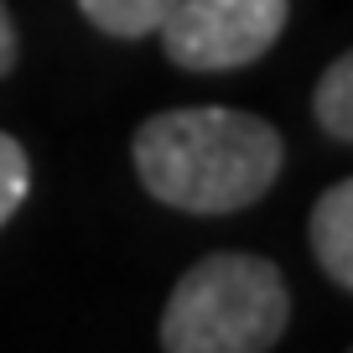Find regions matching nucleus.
Here are the masks:
<instances>
[{"label":"nucleus","instance_id":"1","mask_svg":"<svg viewBox=\"0 0 353 353\" xmlns=\"http://www.w3.org/2000/svg\"><path fill=\"white\" fill-rule=\"evenodd\" d=\"M135 172L156 203L182 213H239L276 188L286 145L244 110H161L135 130Z\"/></svg>","mask_w":353,"mask_h":353},{"label":"nucleus","instance_id":"2","mask_svg":"<svg viewBox=\"0 0 353 353\" xmlns=\"http://www.w3.org/2000/svg\"><path fill=\"white\" fill-rule=\"evenodd\" d=\"M291 322V291L260 254H208L176 281L161 312L172 353H265Z\"/></svg>","mask_w":353,"mask_h":353},{"label":"nucleus","instance_id":"3","mask_svg":"<svg viewBox=\"0 0 353 353\" xmlns=\"http://www.w3.org/2000/svg\"><path fill=\"white\" fill-rule=\"evenodd\" d=\"M291 0H176L161 16V42L176 68L223 73L250 68L281 42Z\"/></svg>","mask_w":353,"mask_h":353},{"label":"nucleus","instance_id":"4","mask_svg":"<svg viewBox=\"0 0 353 353\" xmlns=\"http://www.w3.org/2000/svg\"><path fill=\"white\" fill-rule=\"evenodd\" d=\"M312 250L332 286H353V182H332L312 208Z\"/></svg>","mask_w":353,"mask_h":353},{"label":"nucleus","instance_id":"5","mask_svg":"<svg viewBox=\"0 0 353 353\" xmlns=\"http://www.w3.org/2000/svg\"><path fill=\"white\" fill-rule=\"evenodd\" d=\"M172 6H176V0H78V11H83L88 21L99 26V32L120 37V42L151 37Z\"/></svg>","mask_w":353,"mask_h":353},{"label":"nucleus","instance_id":"6","mask_svg":"<svg viewBox=\"0 0 353 353\" xmlns=\"http://www.w3.org/2000/svg\"><path fill=\"white\" fill-rule=\"evenodd\" d=\"M317 125L332 135L338 145H348L353 141V57L343 52L338 63L322 73V83H317Z\"/></svg>","mask_w":353,"mask_h":353},{"label":"nucleus","instance_id":"7","mask_svg":"<svg viewBox=\"0 0 353 353\" xmlns=\"http://www.w3.org/2000/svg\"><path fill=\"white\" fill-rule=\"evenodd\" d=\"M26 192H32V161H26L21 141L0 135V223L16 219V208L26 203Z\"/></svg>","mask_w":353,"mask_h":353},{"label":"nucleus","instance_id":"8","mask_svg":"<svg viewBox=\"0 0 353 353\" xmlns=\"http://www.w3.org/2000/svg\"><path fill=\"white\" fill-rule=\"evenodd\" d=\"M11 68H16V26H11L6 0H0V73H11Z\"/></svg>","mask_w":353,"mask_h":353}]
</instances>
